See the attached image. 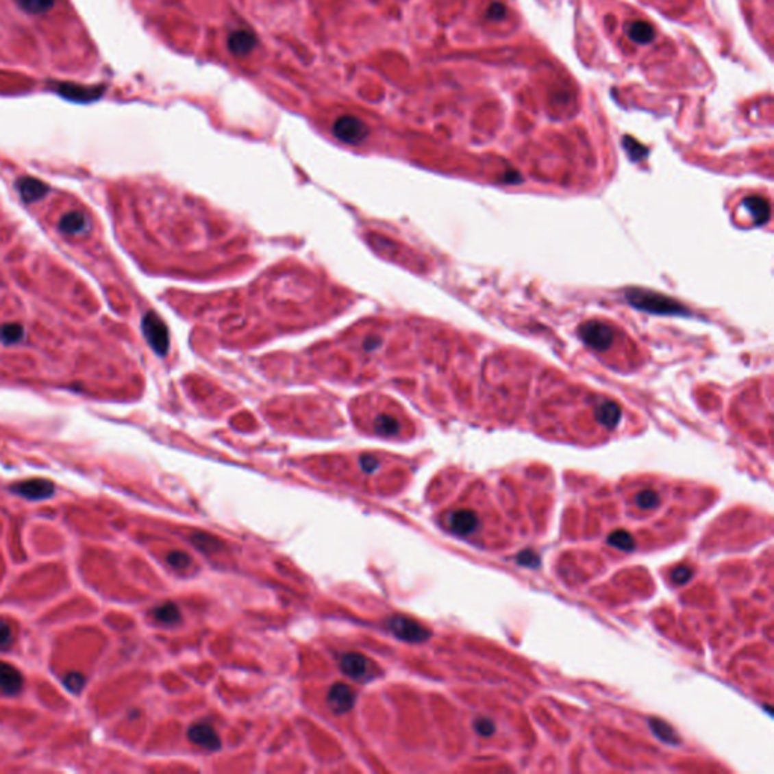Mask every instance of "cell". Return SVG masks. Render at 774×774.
<instances>
[{
    "label": "cell",
    "instance_id": "obj_24",
    "mask_svg": "<svg viewBox=\"0 0 774 774\" xmlns=\"http://www.w3.org/2000/svg\"><path fill=\"white\" fill-rule=\"evenodd\" d=\"M85 684H86V679L82 673H79V671H70V673L65 675V677H64L65 688H67L71 692H80L84 690Z\"/></svg>",
    "mask_w": 774,
    "mask_h": 774
},
{
    "label": "cell",
    "instance_id": "obj_23",
    "mask_svg": "<svg viewBox=\"0 0 774 774\" xmlns=\"http://www.w3.org/2000/svg\"><path fill=\"white\" fill-rule=\"evenodd\" d=\"M635 502H637V505L642 510H651L660 505V496L653 490H642L637 495Z\"/></svg>",
    "mask_w": 774,
    "mask_h": 774
},
{
    "label": "cell",
    "instance_id": "obj_20",
    "mask_svg": "<svg viewBox=\"0 0 774 774\" xmlns=\"http://www.w3.org/2000/svg\"><path fill=\"white\" fill-rule=\"evenodd\" d=\"M629 36L640 45H647L653 40V29L642 21H635L629 26Z\"/></svg>",
    "mask_w": 774,
    "mask_h": 774
},
{
    "label": "cell",
    "instance_id": "obj_1",
    "mask_svg": "<svg viewBox=\"0 0 774 774\" xmlns=\"http://www.w3.org/2000/svg\"><path fill=\"white\" fill-rule=\"evenodd\" d=\"M626 298L635 309L655 313V315H688V310L681 303L658 292L629 289L626 292Z\"/></svg>",
    "mask_w": 774,
    "mask_h": 774
},
{
    "label": "cell",
    "instance_id": "obj_10",
    "mask_svg": "<svg viewBox=\"0 0 774 774\" xmlns=\"http://www.w3.org/2000/svg\"><path fill=\"white\" fill-rule=\"evenodd\" d=\"M188 738L191 742L206 750L221 749L220 735L216 734V730L210 725H206V723H199V725H192L189 727Z\"/></svg>",
    "mask_w": 774,
    "mask_h": 774
},
{
    "label": "cell",
    "instance_id": "obj_25",
    "mask_svg": "<svg viewBox=\"0 0 774 774\" xmlns=\"http://www.w3.org/2000/svg\"><path fill=\"white\" fill-rule=\"evenodd\" d=\"M166 561L174 569H179V571H182V569H186L189 564H191V558H189V555L185 553V552H180V551L168 553Z\"/></svg>",
    "mask_w": 774,
    "mask_h": 774
},
{
    "label": "cell",
    "instance_id": "obj_8",
    "mask_svg": "<svg viewBox=\"0 0 774 774\" xmlns=\"http://www.w3.org/2000/svg\"><path fill=\"white\" fill-rule=\"evenodd\" d=\"M56 92L61 94L64 99L76 101V103H90V101L99 100L105 88L97 86H82L77 84H58Z\"/></svg>",
    "mask_w": 774,
    "mask_h": 774
},
{
    "label": "cell",
    "instance_id": "obj_18",
    "mask_svg": "<svg viewBox=\"0 0 774 774\" xmlns=\"http://www.w3.org/2000/svg\"><path fill=\"white\" fill-rule=\"evenodd\" d=\"M153 617L164 625H176L180 622V610L177 605L166 602L153 610Z\"/></svg>",
    "mask_w": 774,
    "mask_h": 774
},
{
    "label": "cell",
    "instance_id": "obj_17",
    "mask_svg": "<svg viewBox=\"0 0 774 774\" xmlns=\"http://www.w3.org/2000/svg\"><path fill=\"white\" fill-rule=\"evenodd\" d=\"M596 418L603 427L611 429L617 425L620 418H622V410H620V407L616 403L607 401V403H602L596 408Z\"/></svg>",
    "mask_w": 774,
    "mask_h": 774
},
{
    "label": "cell",
    "instance_id": "obj_28",
    "mask_svg": "<svg viewBox=\"0 0 774 774\" xmlns=\"http://www.w3.org/2000/svg\"><path fill=\"white\" fill-rule=\"evenodd\" d=\"M671 578H673V581L677 584H685L691 578V571L688 567H679L671 573Z\"/></svg>",
    "mask_w": 774,
    "mask_h": 774
},
{
    "label": "cell",
    "instance_id": "obj_15",
    "mask_svg": "<svg viewBox=\"0 0 774 774\" xmlns=\"http://www.w3.org/2000/svg\"><path fill=\"white\" fill-rule=\"evenodd\" d=\"M88 227H90V221L82 212H68V214H65L60 221V230L64 233V235L68 236L82 235V233L88 230Z\"/></svg>",
    "mask_w": 774,
    "mask_h": 774
},
{
    "label": "cell",
    "instance_id": "obj_5",
    "mask_svg": "<svg viewBox=\"0 0 774 774\" xmlns=\"http://www.w3.org/2000/svg\"><path fill=\"white\" fill-rule=\"evenodd\" d=\"M12 492L23 496L26 499L40 501V499L52 498L55 493V484L52 481L45 478H32V479L21 481V483L12 486Z\"/></svg>",
    "mask_w": 774,
    "mask_h": 774
},
{
    "label": "cell",
    "instance_id": "obj_9",
    "mask_svg": "<svg viewBox=\"0 0 774 774\" xmlns=\"http://www.w3.org/2000/svg\"><path fill=\"white\" fill-rule=\"evenodd\" d=\"M327 703L334 714H345L355 703L354 691L345 684H334L327 695Z\"/></svg>",
    "mask_w": 774,
    "mask_h": 774
},
{
    "label": "cell",
    "instance_id": "obj_3",
    "mask_svg": "<svg viewBox=\"0 0 774 774\" xmlns=\"http://www.w3.org/2000/svg\"><path fill=\"white\" fill-rule=\"evenodd\" d=\"M579 338L596 351H603L614 340V333L607 324L599 323V321H588L579 327Z\"/></svg>",
    "mask_w": 774,
    "mask_h": 774
},
{
    "label": "cell",
    "instance_id": "obj_2",
    "mask_svg": "<svg viewBox=\"0 0 774 774\" xmlns=\"http://www.w3.org/2000/svg\"><path fill=\"white\" fill-rule=\"evenodd\" d=\"M333 134L340 141L348 144H359L368 136L369 130L360 118L353 115H343L333 124Z\"/></svg>",
    "mask_w": 774,
    "mask_h": 774
},
{
    "label": "cell",
    "instance_id": "obj_16",
    "mask_svg": "<svg viewBox=\"0 0 774 774\" xmlns=\"http://www.w3.org/2000/svg\"><path fill=\"white\" fill-rule=\"evenodd\" d=\"M742 204L749 209V212H751L756 225L765 224L770 220V204L765 199H761V197H747V199H744Z\"/></svg>",
    "mask_w": 774,
    "mask_h": 774
},
{
    "label": "cell",
    "instance_id": "obj_19",
    "mask_svg": "<svg viewBox=\"0 0 774 774\" xmlns=\"http://www.w3.org/2000/svg\"><path fill=\"white\" fill-rule=\"evenodd\" d=\"M20 10L32 16H40L50 11L55 6V0H16Z\"/></svg>",
    "mask_w": 774,
    "mask_h": 774
},
{
    "label": "cell",
    "instance_id": "obj_13",
    "mask_svg": "<svg viewBox=\"0 0 774 774\" xmlns=\"http://www.w3.org/2000/svg\"><path fill=\"white\" fill-rule=\"evenodd\" d=\"M23 688V676L20 670L8 662L0 661V691L5 695H17Z\"/></svg>",
    "mask_w": 774,
    "mask_h": 774
},
{
    "label": "cell",
    "instance_id": "obj_21",
    "mask_svg": "<svg viewBox=\"0 0 774 774\" xmlns=\"http://www.w3.org/2000/svg\"><path fill=\"white\" fill-rule=\"evenodd\" d=\"M25 338V328L20 324H5L0 327V339L5 343H17Z\"/></svg>",
    "mask_w": 774,
    "mask_h": 774
},
{
    "label": "cell",
    "instance_id": "obj_6",
    "mask_svg": "<svg viewBox=\"0 0 774 774\" xmlns=\"http://www.w3.org/2000/svg\"><path fill=\"white\" fill-rule=\"evenodd\" d=\"M447 525L454 534L467 537L477 532L479 527V517L472 510H457L448 516Z\"/></svg>",
    "mask_w": 774,
    "mask_h": 774
},
{
    "label": "cell",
    "instance_id": "obj_22",
    "mask_svg": "<svg viewBox=\"0 0 774 774\" xmlns=\"http://www.w3.org/2000/svg\"><path fill=\"white\" fill-rule=\"evenodd\" d=\"M608 542H610L611 546L617 547V549H620V551H632L634 545H635L632 536L626 531H617V532H614V534H611L610 538H608Z\"/></svg>",
    "mask_w": 774,
    "mask_h": 774
},
{
    "label": "cell",
    "instance_id": "obj_7",
    "mask_svg": "<svg viewBox=\"0 0 774 774\" xmlns=\"http://www.w3.org/2000/svg\"><path fill=\"white\" fill-rule=\"evenodd\" d=\"M142 328L145 338H147L150 345L155 348V351L159 354H165L168 348V334L162 321H160L156 315H153V313H149V315L144 318Z\"/></svg>",
    "mask_w": 774,
    "mask_h": 774
},
{
    "label": "cell",
    "instance_id": "obj_4",
    "mask_svg": "<svg viewBox=\"0 0 774 774\" xmlns=\"http://www.w3.org/2000/svg\"><path fill=\"white\" fill-rule=\"evenodd\" d=\"M389 629L395 634L398 638L410 642H421L429 637V632L422 625L403 616L392 617L389 620Z\"/></svg>",
    "mask_w": 774,
    "mask_h": 774
},
{
    "label": "cell",
    "instance_id": "obj_29",
    "mask_svg": "<svg viewBox=\"0 0 774 774\" xmlns=\"http://www.w3.org/2000/svg\"><path fill=\"white\" fill-rule=\"evenodd\" d=\"M362 466L366 472H374L378 467V462H377V458H374V457H363Z\"/></svg>",
    "mask_w": 774,
    "mask_h": 774
},
{
    "label": "cell",
    "instance_id": "obj_27",
    "mask_svg": "<svg viewBox=\"0 0 774 774\" xmlns=\"http://www.w3.org/2000/svg\"><path fill=\"white\" fill-rule=\"evenodd\" d=\"M475 729L481 735H492L495 732V725L493 721H490L488 719H479L475 721Z\"/></svg>",
    "mask_w": 774,
    "mask_h": 774
},
{
    "label": "cell",
    "instance_id": "obj_11",
    "mask_svg": "<svg viewBox=\"0 0 774 774\" xmlns=\"http://www.w3.org/2000/svg\"><path fill=\"white\" fill-rule=\"evenodd\" d=\"M339 666L343 673L357 681H366L371 677L369 661L360 653H345L340 658Z\"/></svg>",
    "mask_w": 774,
    "mask_h": 774
},
{
    "label": "cell",
    "instance_id": "obj_26",
    "mask_svg": "<svg viewBox=\"0 0 774 774\" xmlns=\"http://www.w3.org/2000/svg\"><path fill=\"white\" fill-rule=\"evenodd\" d=\"M12 627L11 625L6 622V620L0 619V647H5V646H10L12 642Z\"/></svg>",
    "mask_w": 774,
    "mask_h": 774
},
{
    "label": "cell",
    "instance_id": "obj_12",
    "mask_svg": "<svg viewBox=\"0 0 774 774\" xmlns=\"http://www.w3.org/2000/svg\"><path fill=\"white\" fill-rule=\"evenodd\" d=\"M227 45L233 55L245 56L253 52V49L258 46V38H255V34L250 31V29H238V31H233L230 34Z\"/></svg>",
    "mask_w": 774,
    "mask_h": 774
},
{
    "label": "cell",
    "instance_id": "obj_14",
    "mask_svg": "<svg viewBox=\"0 0 774 774\" xmlns=\"http://www.w3.org/2000/svg\"><path fill=\"white\" fill-rule=\"evenodd\" d=\"M17 189L21 199L27 203L40 200L49 192V186L34 177H21L17 182Z\"/></svg>",
    "mask_w": 774,
    "mask_h": 774
}]
</instances>
